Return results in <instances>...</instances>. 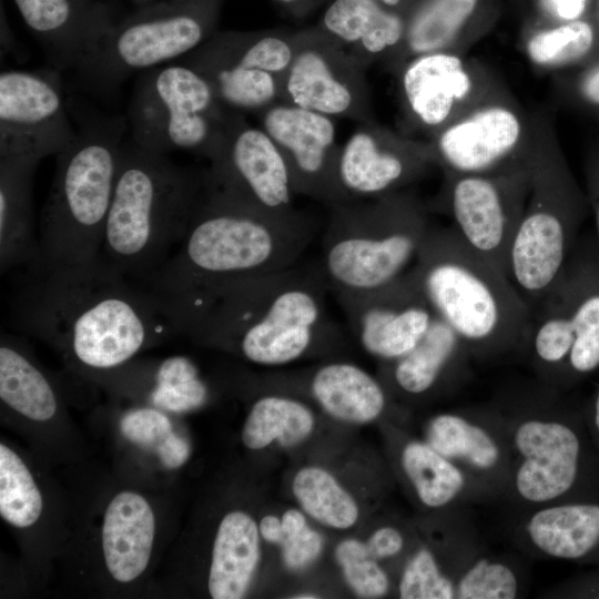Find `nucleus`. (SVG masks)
<instances>
[{"mask_svg": "<svg viewBox=\"0 0 599 599\" xmlns=\"http://www.w3.org/2000/svg\"><path fill=\"white\" fill-rule=\"evenodd\" d=\"M14 300L16 328L54 348L95 382L150 347L184 334L161 297L101 256L89 264L30 270Z\"/></svg>", "mask_w": 599, "mask_h": 599, "instance_id": "1", "label": "nucleus"}, {"mask_svg": "<svg viewBox=\"0 0 599 599\" xmlns=\"http://www.w3.org/2000/svg\"><path fill=\"white\" fill-rule=\"evenodd\" d=\"M315 236L311 220L271 216L206 186L187 232L154 273L140 283L165 302L184 334L224 285L300 263Z\"/></svg>", "mask_w": 599, "mask_h": 599, "instance_id": "2", "label": "nucleus"}, {"mask_svg": "<svg viewBox=\"0 0 599 599\" xmlns=\"http://www.w3.org/2000/svg\"><path fill=\"white\" fill-rule=\"evenodd\" d=\"M328 292L317 263L236 280L207 300L186 335L253 364L285 365L338 335Z\"/></svg>", "mask_w": 599, "mask_h": 599, "instance_id": "3", "label": "nucleus"}, {"mask_svg": "<svg viewBox=\"0 0 599 599\" xmlns=\"http://www.w3.org/2000/svg\"><path fill=\"white\" fill-rule=\"evenodd\" d=\"M494 402L507 423L511 461L505 501L514 514L599 499V451L582 406L537 379Z\"/></svg>", "mask_w": 599, "mask_h": 599, "instance_id": "4", "label": "nucleus"}, {"mask_svg": "<svg viewBox=\"0 0 599 599\" xmlns=\"http://www.w3.org/2000/svg\"><path fill=\"white\" fill-rule=\"evenodd\" d=\"M412 268L436 315L454 329L475 362L526 356L530 306L510 278L451 225L434 224Z\"/></svg>", "mask_w": 599, "mask_h": 599, "instance_id": "5", "label": "nucleus"}, {"mask_svg": "<svg viewBox=\"0 0 599 599\" xmlns=\"http://www.w3.org/2000/svg\"><path fill=\"white\" fill-rule=\"evenodd\" d=\"M204 189L205 173L124 140L101 258L135 282L150 276L184 238Z\"/></svg>", "mask_w": 599, "mask_h": 599, "instance_id": "6", "label": "nucleus"}, {"mask_svg": "<svg viewBox=\"0 0 599 599\" xmlns=\"http://www.w3.org/2000/svg\"><path fill=\"white\" fill-rule=\"evenodd\" d=\"M128 129L126 115L79 116L73 139L55 155L54 177L39 220L35 268L89 264L100 257Z\"/></svg>", "mask_w": 599, "mask_h": 599, "instance_id": "7", "label": "nucleus"}, {"mask_svg": "<svg viewBox=\"0 0 599 599\" xmlns=\"http://www.w3.org/2000/svg\"><path fill=\"white\" fill-rule=\"evenodd\" d=\"M530 191L508 254V277L532 309L561 275L590 214L554 113L531 111Z\"/></svg>", "mask_w": 599, "mask_h": 599, "instance_id": "8", "label": "nucleus"}, {"mask_svg": "<svg viewBox=\"0 0 599 599\" xmlns=\"http://www.w3.org/2000/svg\"><path fill=\"white\" fill-rule=\"evenodd\" d=\"M408 189L331 206L317 265L333 295L383 287L408 272L434 223Z\"/></svg>", "mask_w": 599, "mask_h": 599, "instance_id": "9", "label": "nucleus"}, {"mask_svg": "<svg viewBox=\"0 0 599 599\" xmlns=\"http://www.w3.org/2000/svg\"><path fill=\"white\" fill-rule=\"evenodd\" d=\"M223 0H152L111 24L78 67L83 90L116 94L125 80L180 60L217 30Z\"/></svg>", "mask_w": 599, "mask_h": 599, "instance_id": "10", "label": "nucleus"}, {"mask_svg": "<svg viewBox=\"0 0 599 599\" xmlns=\"http://www.w3.org/2000/svg\"><path fill=\"white\" fill-rule=\"evenodd\" d=\"M526 357L536 379L566 392L599 369V245L579 236L554 286L531 309Z\"/></svg>", "mask_w": 599, "mask_h": 599, "instance_id": "11", "label": "nucleus"}, {"mask_svg": "<svg viewBox=\"0 0 599 599\" xmlns=\"http://www.w3.org/2000/svg\"><path fill=\"white\" fill-rule=\"evenodd\" d=\"M233 114L197 70L170 62L138 74L126 120L131 139L145 150L211 160Z\"/></svg>", "mask_w": 599, "mask_h": 599, "instance_id": "12", "label": "nucleus"}, {"mask_svg": "<svg viewBox=\"0 0 599 599\" xmlns=\"http://www.w3.org/2000/svg\"><path fill=\"white\" fill-rule=\"evenodd\" d=\"M529 156L530 151L484 173H443L440 189L428 204L430 212L446 215L460 237L507 276L510 245L530 191Z\"/></svg>", "mask_w": 599, "mask_h": 599, "instance_id": "13", "label": "nucleus"}, {"mask_svg": "<svg viewBox=\"0 0 599 599\" xmlns=\"http://www.w3.org/2000/svg\"><path fill=\"white\" fill-rule=\"evenodd\" d=\"M396 75L405 121L425 140L476 106L509 91L490 67L455 52L414 57Z\"/></svg>", "mask_w": 599, "mask_h": 599, "instance_id": "14", "label": "nucleus"}, {"mask_svg": "<svg viewBox=\"0 0 599 599\" xmlns=\"http://www.w3.org/2000/svg\"><path fill=\"white\" fill-rule=\"evenodd\" d=\"M211 166L207 187L261 213L293 219L296 195L288 165L262 128L250 125L234 112Z\"/></svg>", "mask_w": 599, "mask_h": 599, "instance_id": "15", "label": "nucleus"}, {"mask_svg": "<svg viewBox=\"0 0 599 599\" xmlns=\"http://www.w3.org/2000/svg\"><path fill=\"white\" fill-rule=\"evenodd\" d=\"M280 100L331 118L373 122L364 67L318 26L296 30Z\"/></svg>", "mask_w": 599, "mask_h": 599, "instance_id": "16", "label": "nucleus"}, {"mask_svg": "<svg viewBox=\"0 0 599 599\" xmlns=\"http://www.w3.org/2000/svg\"><path fill=\"white\" fill-rule=\"evenodd\" d=\"M59 70H6L0 73V159L39 162L59 154L73 139Z\"/></svg>", "mask_w": 599, "mask_h": 599, "instance_id": "17", "label": "nucleus"}, {"mask_svg": "<svg viewBox=\"0 0 599 599\" xmlns=\"http://www.w3.org/2000/svg\"><path fill=\"white\" fill-rule=\"evenodd\" d=\"M531 140V111L507 91L476 106L428 141L443 173L475 174L527 156Z\"/></svg>", "mask_w": 599, "mask_h": 599, "instance_id": "18", "label": "nucleus"}, {"mask_svg": "<svg viewBox=\"0 0 599 599\" xmlns=\"http://www.w3.org/2000/svg\"><path fill=\"white\" fill-rule=\"evenodd\" d=\"M437 167L428 140L363 123L339 148L337 180L346 202L406 190Z\"/></svg>", "mask_w": 599, "mask_h": 599, "instance_id": "19", "label": "nucleus"}, {"mask_svg": "<svg viewBox=\"0 0 599 599\" xmlns=\"http://www.w3.org/2000/svg\"><path fill=\"white\" fill-rule=\"evenodd\" d=\"M424 440L461 468L488 502L505 501L511 456L506 418L494 400L432 416Z\"/></svg>", "mask_w": 599, "mask_h": 599, "instance_id": "20", "label": "nucleus"}, {"mask_svg": "<svg viewBox=\"0 0 599 599\" xmlns=\"http://www.w3.org/2000/svg\"><path fill=\"white\" fill-rule=\"evenodd\" d=\"M334 296L361 346L384 363L412 351L436 317L413 268L377 290Z\"/></svg>", "mask_w": 599, "mask_h": 599, "instance_id": "21", "label": "nucleus"}, {"mask_svg": "<svg viewBox=\"0 0 599 599\" xmlns=\"http://www.w3.org/2000/svg\"><path fill=\"white\" fill-rule=\"evenodd\" d=\"M256 115L283 154L296 195L329 206L346 202L337 180L341 146L333 118L283 101Z\"/></svg>", "mask_w": 599, "mask_h": 599, "instance_id": "22", "label": "nucleus"}, {"mask_svg": "<svg viewBox=\"0 0 599 599\" xmlns=\"http://www.w3.org/2000/svg\"><path fill=\"white\" fill-rule=\"evenodd\" d=\"M508 535L528 557L599 568V499L516 512Z\"/></svg>", "mask_w": 599, "mask_h": 599, "instance_id": "23", "label": "nucleus"}, {"mask_svg": "<svg viewBox=\"0 0 599 599\" xmlns=\"http://www.w3.org/2000/svg\"><path fill=\"white\" fill-rule=\"evenodd\" d=\"M43 47L50 67L75 69L88 50L114 22L99 0H12Z\"/></svg>", "mask_w": 599, "mask_h": 599, "instance_id": "24", "label": "nucleus"}, {"mask_svg": "<svg viewBox=\"0 0 599 599\" xmlns=\"http://www.w3.org/2000/svg\"><path fill=\"white\" fill-rule=\"evenodd\" d=\"M156 535V516L149 499L122 489L108 501L100 531L105 572L122 586L132 585L148 570Z\"/></svg>", "mask_w": 599, "mask_h": 599, "instance_id": "25", "label": "nucleus"}, {"mask_svg": "<svg viewBox=\"0 0 599 599\" xmlns=\"http://www.w3.org/2000/svg\"><path fill=\"white\" fill-rule=\"evenodd\" d=\"M473 361L459 336L436 315L412 351L385 362V373L394 390L409 398H423L459 388L469 379Z\"/></svg>", "mask_w": 599, "mask_h": 599, "instance_id": "26", "label": "nucleus"}, {"mask_svg": "<svg viewBox=\"0 0 599 599\" xmlns=\"http://www.w3.org/2000/svg\"><path fill=\"white\" fill-rule=\"evenodd\" d=\"M317 26L364 68L384 61L392 71L403 48L406 17L375 0H333Z\"/></svg>", "mask_w": 599, "mask_h": 599, "instance_id": "27", "label": "nucleus"}, {"mask_svg": "<svg viewBox=\"0 0 599 599\" xmlns=\"http://www.w3.org/2000/svg\"><path fill=\"white\" fill-rule=\"evenodd\" d=\"M95 382L118 394L141 398L166 413H189L204 406L210 398L209 385L197 366L185 356L152 363L133 359Z\"/></svg>", "mask_w": 599, "mask_h": 599, "instance_id": "28", "label": "nucleus"}, {"mask_svg": "<svg viewBox=\"0 0 599 599\" xmlns=\"http://www.w3.org/2000/svg\"><path fill=\"white\" fill-rule=\"evenodd\" d=\"M480 16L481 0H419L406 17L403 48L392 72L420 54H467L487 32Z\"/></svg>", "mask_w": 599, "mask_h": 599, "instance_id": "29", "label": "nucleus"}, {"mask_svg": "<svg viewBox=\"0 0 599 599\" xmlns=\"http://www.w3.org/2000/svg\"><path fill=\"white\" fill-rule=\"evenodd\" d=\"M38 160L30 158L0 159V270L40 263L35 233L32 180Z\"/></svg>", "mask_w": 599, "mask_h": 599, "instance_id": "30", "label": "nucleus"}, {"mask_svg": "<svg viewBox=\"0 0 599 599\" xmlns=\"http://www.w3.org/2000/svg\"><path fill=\"white\" fill-rule=\"evenodd\" d=\"M0 399L8 412L31 424H49L63 412L53 380L23 343L6 333L0 341Z\"/></svg>", "mask_w": 599, "mask_h": 599, "instance_id": "31", "label": "nucleus"}, {"mask_svg": "<svg viewBox=\"0 0 599 599\" xmlns=\"http://www.w3.org/2000/svg\"><path fill=\"white\" fill-rule=\"evenodd\" d=\"M399 466L417 500L426 508L448 510L488 502L461 468L425 440L405 441L399 453Z\"/></svg>", "mask_w": 599, "mask_h": 599, "instance_id": "32", "label": "nucleus"}, {"mask_svg": "<svg viewBox=\"0 0 599 599\" xmlns=\"http://www.w3.org/2000/svg\"><path fill=\"white\" fill-rule=\"evenodd\" d=\"M260 530L245 511L232 510L221 519L213 541L207 590L214 599L245 596L260 560Z\"/></svg>", "mask_w": 599, "mask_h": 599, "instance_id": "33", "label": "nucleus"}, {"mask_svg": "<svg viewBox=\"0 0 599 599\" xmlns=\"http://www.w3.org/2000/svg\"><path fill=\"white\" fill-rule=\"evenodd\" d=\"M309 392L333 418L365 424L379 418L388 405L384 384L359 366L331 362L311 376Z\"/></svg>", "mask_w": 599, "mask_h": 599, "instance_id": "34", "label": "nucleus"}, {"mask_svg": "<svg viewBox=\"0 0 599 599\" xmlns=\"http://www.w3.org/2000/svg\"><path fill=\"white\" fill-rule=\"evenodd\" d=\"M521 51L539 72L561 74L599 60V20L592 12L583 19L530 28Z\"/></svg>", "mask_w": 599, "mask_h": 599, "instance_id": "35", "label": "nucleus"}, {"mask_svg": "<svg viewBox=\"0 0 599 599\" xmlns=\"http://www.w3.org/2000/svg\"><path fill=\"white\" fill-rule=\"evenodd\" d=\"M180 63L197 70L230 111L257 114L280 100L281 80L264 70L241 67L194 52L181 58Z\"/></svg>", "mask_w": 599, "mask_h": 599, "instance_id": "36", "label": "nucleus"}, {"mask_svg": "<svg viewBox=\"0 0 599 599\" xmlns=\"http://www.w3.org/2000/svg\"><path fill=\"white\" fill-rule=\"evenodd\" d=\"M293 38L294 31L286 30L216 31L192 52L264 70L281 80L293 59Z\"/></svg>", "mask_w": 599, "mask_h": 599, "instance_id": "37", "label": "nucleus"}, {"mask_svg": "<svg viewBox=\"0 0 599 599\" xmlns=\"http://www.w3.org/2000/svg\"><path fill=\"white\" fill-rule=\"evenodd\" d=\"M312 410L303 402L280 394H266L253 403L245 418L241 438L252 450L277 440L292 446L303 441L314 427Z\"/></svg>", "mask_w": 599, "mask_h": 599, "instance_id": "38", "label": "nucleus"}, {"mask_svg": "<svg viewBox=\"0 0 599 599\" xmlns=\"http://www.w3.org/2000/svg\"><path fill=\"white\" fill-rule=\"evenodd\" d=\"M527 583V571L517 556L483 547L459 572L455 599L520 598Z\"/></svg>", "mask_w": 599, "mask_h": 599, "instance_id": "39", "label": "nucleus"}, {"mask_svg": "<svg viewBox=\"0 0 599 599\" xmlns=\"http://www.w3.org/2000/svg\"><path fill=\"white\" fill-rule=\"evenodd\" d=\"M44 500L41 488L21 455L8 444H0V516L20 530L33 528L42 518Z\"/></svg>", "mask_w": 599, "mask_h": 599, "instance_id": "40", "label": "nucleus"}, {"mask_svg": "<svg viewBox=\"0 0 599 599\" xmlns=\"http://www.w3.org/2000/svg\"><path fill=\"white\" fill-rule=\"evenodd\" d=\"M292 488L302 508L322 525L347 529L358 518L354 498L323 468L308 466L300 469Z\"/></svg>", "mask_w": 599, "mask_h": 599, "instance_id": "41", "label": "nucleus"}, {"mask_svg": "<svg viewBox=\"0 0 599 599\" xmlns=\"http://www.w3.org/2000/svg\"><path fill=\"white\" fill-rule=\"evenodd\" d=\"M120 430L129 443L155 453L166 468H179L190 457L189 443L174 432L166 412L156 407L146 405L129 409L120 419Z\"/></svg>", "mask_w": 599, "mask_h": 599, "instance_id": "42", "label": "nucleus"}, {"mask_svg": "<svg viewBox=\"0 0 599 599\" xmlns=\"http://www.w3.org/2000/svg\"><path fill=\"white\" fill-rule=\"evenodd\" d=\"M402 599H455V581L435 550L420 546L404 565L398 580Z\"/></svg>", "mask_w": 599, "mask_h": 599, "instance_id": "43", "label": "nucleus"}, {"mask_svg": "<svg viewBox=\"0 0 599 599\" xmlns=\"http://www.w3.org/2000/svg\"><path fill=\"white\" fill-rule=\"evenodd\" d=\"M335 558L348 586L359 597L380 598L388 592L389 578L365 542L356 539L342 541L336 547Z\"/></svg>", "mask_w": 599, "mask_h": 599, "instance_id": "44", "label": "nucleus"}, {"mask_svg": "<svg viewBox=\"0 0 599 599\" xmlns=\"http://www.w3.org/2000/svg\"><path fill=\"white\" fill-rule=\"evenodd\" d=\"M557 93L566 104L599 121V60L556 75Z\"/></svg>", "mask_w": 599, "mask_h": 599, "instance_id": "45", "label": "nucleus"}, {"mask_svg": "<svg viewBox=\"0 0 599 599\" xmlns=\"http://www.w3.org/2000/svg\"><path fill=\"white\" fill-rule=\"evenodd\" d=\"M283 559L287 568L300 570L311 565L319 555L323 541L319 534L306 526L282 542Z\"/></svg>", "mask_w": 599, "mask_h": 599, "instance_id": "46", "label": "nucleus"}, {"mask_svg": "<svg viewBox=\"0 0 599 599\" xmlns=\"http://www.w3.org/2000/svg\"><path fill=\"white\" fill-rule=\"evenodd\" d=\"M596 0H537L545 21L538 26L557 24L583 19L592 14Z\"/></svg>", "mask_w": 599, "mask_h": 599, "instance_id": "47", "label": "nucleus"}, {"mask_svg": "<svg viewBox=\"0 0 599 599\" xmlns=\"http://www.w3.org/2000/svg\"><path fill=\"white\" fill-rule=\"evenodd\" d=\"M585 191L596 227L599 245V134L589 144L583 161Z\"/></svg>", "mask_w": 599, "mask_h": 599, "instance_id": "48", "label": "nucleus"}, {"mask_svg": "<svg viewBox=\"0 0 599 599\" xmlns=\"http://www.w3.org/2000/svg\"><path fill=\"white\" fill-rule=\"evenodd\" d=\"M369 554L377 560L398 556L405 548L404 534L396 527L383 526L365 541Z\"/></svg>", "mask_w": 599, "mask_h": 599, "instance_id": "49", "label": "nucleus"}, {"mask_svg": "<svg viewBox=\"0 0 599 599\" xmlns=\"http://www.w3.org/2000/svg\"><path fill=\"white\" fill-rule=\"evenodd\" d=\"M555 598H596L599 599V568L579 578L571 579L550 592Z\"/></svg>", "mask_w": 599, "mask_h": 599, "instance_id": "50", "label": "nucleus"}, {"mask_svg": "<svg viewBox=\"0 0 599 599\" xmlns=\"http://www.w3.org/2000/svg\"><path fill=\"white\" fill-rule=\"evenodd\" d=\"M582 412L591 439L599 451V384L582 406Z\"/></svg>", "mask_w": 599, "mask_h": 599, "instance_id": "51", "label": "nucleus"}, {"mask_svg": "<svg viewBox=\"0 0 599 599\" xmlns=\"http://www.w3.org/2000/svg\"><path fill=\"white\" fill-rule=\"evenodd\" d=\"M261 537L273 544L281 545L283 541V531L281 519L274 515L263 517L258 524Z\"/></svg>", "mask_w": 599, "mask_h": 599, "instance_id": "52", "label": "nucleus"}, {"mask_svg": "<svg viewBox=\"0 0 599 599\" xmlns=\"http://www.w3.org/2000/svg\"><path fill=\"white\" fill-rule=\"evenodd\" d=\"M281 525L283 531V541L286 538L300 532L307 526L304 515L296 509L286 510L281 518Z\"/></svg>", "mask_w": 599, "mask_h": 599, "instance_id": "53", "label": "nucleus"}, {"mask_svg": "<svg viewBox=\"0 0 599 599\" xmlns=\"http://www.w3.org/2000/svg\"><path fill=\"white\" fill-rule=\"evenodd\" d=\"M285 11L295 17H303L311 12L324 0H274Z\"/></svg>", "mask_w": 599, "mask_h": 599, "instance_id": "54", "label": "nucleus"}, {"mask_svg": "<svg viewBox=\"0 0 599 599\" xmlns=\"http://www.w3.org/2000/svg\"><path fill=\"white\" fill-rule=\"evenodd\" d=\"M375 1L387 7L388 9L397 11L404 14L405 17H407V14L410 12V10L415 7V4L419 0H375Z\"/></svg>", "mask_w": 599, "mask_h": 599, "instance_id": "55", "label": "nucleus"}, {"mask_svg": "<svg viewBox=\"0 0 599 599\" xmlns=\"http://www.w3.org/2000/svg\"><path fill=\"white\" fill-rule=\"evenodd\" d=\"M294 598H296V599H315V598H318V597L315 596V595H309V593L306 595V593H304V596L298 595V596H296Z\"/></svg>", "mask_w": 599, "mask_h": 599, "instance_id": "56", "label": "nucleus"}, {"mask_svg": "<svg viewBox=\"0 0 599 599\" xmlns=\"http://www.w3.org/2000/svg\"><path fill=\"white\" fill-rule=\"evenodd\" d=\"M595 16L598 18L599 20V0H596L595 1V6H593V11Z\"/></svg>", "mask_w": 599, "mask_h": 599, "instance_id": "57", "label": "nucleus"}, {"mask_svg": "<svg viewBox=\"0 0 599 599\" xmlns=\"http://www.w3.org/2000/svg\"><path fill=\"white\" fill-rule=\"evenodd\" d=\"M129 1H131L132 3H134L138 7V6L144 4V3H148V2H150L152 0H129Z\"/></svg>", "mask_w": 599, "mask_h": 599, "instance_id": "58", "label": "nucleus"}]
</instances>
